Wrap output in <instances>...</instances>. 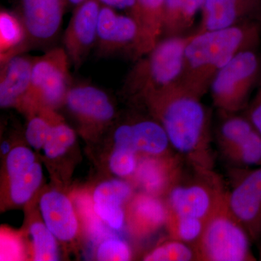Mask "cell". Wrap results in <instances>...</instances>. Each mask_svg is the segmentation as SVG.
I'll return each mask as SVG.
<instances>
[{
	"instance_id": "cell-22",
	"label": "cell",
	"mask_w": 261,
	"mask_h": 261,
	"mask_svg": "<svg viewBox=\"0 0 261 261\" xmlns=\"http://www.w3.org/2000/svg\"><path fill=\"white\" fill-rule=\"evenodd\" d=\"M216 133L217 143L223 155L243 143L256 128L246 116L238 113L222 115Z\"/></svg>"
},
{
	"instance_id": "cell-32",
	"label": "cell",
	"mask_w": 261,
	"mask_h": 261,
	"mask_svg": "<svg viewBox=\"0 0 261 261\" xmlns=\"http://www.w3.org/2000/svg\"><path fill=\"white\" fill-rule=\"evenodd\" d=\"M97 259L102 261H126L132 258V251L126 242L118 238H108L99 244Z\"/></svg>"
},
{
	"instance_id": "cell-12",
	"label": "cell",
	"mask_w": 261,
	"mask_h": 261,
	"mask_svg": "<svg viewBox=\"0 0 261 261\" xmlns=\"http://www.w3.org/2000/svg\"><path fill=\"white\" fill-rule=\"evenodd\" d=\"M182 159L179 154L141 155L134 176L144 193L160 197L167 195L183 178Z\"/></svg>"
},
{
	"instance_id": "cell-24",
	"label": "cell",
	"mask_w": 261,
	"mask_h": 261,
	"mask_svg": "<svg viewBox=\"0 0 261 261\" xmlns=\"http://www.w3.org/2000/svg\"><path fill=\"white\" fill-rule=\"evenodd\" d=\"M206 221L168 211L166 221L171 238L179 240L195 248L205 228Z\"/></svg>"
},
{
	"instance_id": "cell-29",
	"label": "cell",
	"mask_w": 261,
	"mask_h": 261,
	"mask_svg": "<svg viewBox=\"0 0 261 261\" xmlns=\"http://www.w3.org/2000/svg\"><path fill=\"white\" fill-rule=\"evenodd\" d=\"M146 261L197 260L195 249L188 244L171 238L146 254Z\"/></svg>"
},
{
	"instance_id": "cell-31",
	"label": "cell",
	"mask_w": 261,
	"mask_h": 261,
	"mask_svg": "<svg viewBox=\"0 0 261 261\" xmlns=\"http://www.w3.org/2000/svg\"><path fill=\"white\" fill-rule=\"evenodd\" d=\"M37 162L32 149L24 146H18L10 150L7 155L6 171L8 177L13 178L28 171Z\"/></svg>"
},
{
	"instance_id": "cell-16",
	"label": "cell",
	"mask_w": 261,
	"mask_h": 261,
	"mask_svg": "<svg viewBox=\"0 0 261 261\" xmlns=\"http://www.w3.org/2000/svg\"><path fill=\"white\" fill-rule=\"evenodd\" d=\"M44 224L58 240H73L79 231V222L70 199L58 191L46 192L39 201Z\"/></svg>"
},
{
	"instance_id": "cell-1",
	"label": "cell",
	"mask_w": 261,
	"mask_h": 261,
	"mask_svg": "<svg viewBox=\"0 0 261 261\" xmlns=\"http://www.w3.org/2000/svg\"><path fill=\"white\" fill-rule=\"evenodd\" d=\"M201 97L181 84L150 94L142 102L164 128L171 147L195 171L213 170L211 116Z\"/></svg>"
},
{
	"instance_id": "cell-35",
	"label": "cell",
	"mask_w": 261,
	"mask_h": 261,
	"mask_svg": "<svg viewBox=\"0 0 261 261\" xmlns=\"http://www.w3.org/2000/svg\"><path fill=\"white\" fill-rule=\"evenodd\" d=\"M12 149H10V145L8 142H3L1 145V152L2 154H7L10 152Z\"/></svg>"
},
{
	"instance_id": "cell-9",
	"label": "cell",
	"mask_w": 261,
	"mask_h": 261,
	"mask_svg": "<svg viewBox=\"0 0 261 261\" xmlns=\"http://www.w3.org/2000/svg\"><path fill=\"white\" fill-rule=\"evenodd\" d=\"M67 0H21V19L25 40L20 54L46 47L59 34Z\"/></svg>"
},
{
	"instance_id": "cell-4",
	"label": "cell",
	"mask_w": 261,
	"mask_h": 261,
	"mask_svg": "<svg viewBox=\"0 0 261 261\" xmlns=\"http://www.w3.org/2000/svg\"><path fill=\"white\" fill-rule=\"evenodd\" d=\"M227 196V195H226ZM252 241L228 208L226 198L206 221L195 249L197 260L253 261Z\"/></svg>"
},
{
	"instance_id": "cell-21",
	"label": "cell",
	"mask_w": 261,
	"mask_h": 261,
	"mask_svg": "<svg viewBox=\"0 0 261 261\" xmlns=\"http://www.w3.org/2000/svg\"><path fill=\"white\" fill-rule=\"evenodd\" d=\"M205 0H166L163 33L166 37L181 36L193 23Z\"/></svg>"
},
{
	"instance_id": "cell-11",
	"label": "cell",
	"mask_w": 261,
	"mask_h": 261,
	"mask_svg": "<svg viewBox=\"0 0 261 261\" xmlns=\"http://www.w3.org/2000/svg\"><path fill=\"white\" fill-rule=\"evenodd\" d=\"M102 5L86 0L77 6L63 36L64 49L75 69L83 64L97 42L98 19Z\"/></svg>"
},
{
	"instance_id": "cell-33",
	"label": "cell",
	"mask_w": 261,
	"mask_h": 261,
	"mask_svg": "<svg viewBox=\"0 0 261 261\" xmlns=\"http://www.w3.org/2000/svg\"><path fill=\"white\" fill-rule=\"evenodd\" d=\"M245 116L261 135V79L257 93L249 106Z\"/></svg>"
},
{
	"instance_id": "cell-34",
	"label": "cell",
	"mask_w": 261,
	"mask_h": 261,
	"mask_svg": "<svg viewBox=\"0 0 261 261\" xmlns=\"http://www.w3.org/2000/svg\"><path fill=\"white\" fill-rule=\"evenodd\" d=\"M103 6L114 10H125L126 14L132 16L136 8V0H98Z\"/></svg>"
},
{
	"instance_id": "cell-7",
	"label": "cell",
	"mask_w": 261,
	"mask_h": 261,
	"mask_svg": "<svg viewBox=\"0 0 261 261\" xmlns=\"http://www.w3.org/2000/svg\"><path fill=\"white\" fill-rule=\"evenodd\" d=\"M195 171L191 179L182 178L171 189L166 203L170 212L207 221L226 200L227 191L213 170Z\"/></svg>"
},
{
	"instance_id": "cell-2",
	"label": "cell",
	"mask_w": 261,
	"mask_h": 261,
	"mask_svg": "<svg viewBox=\"0 0 261 261\" xmlns=\"http://www.w3.org/2000/svg\"><path fill=\"white\" fill-rule=\"evenodd\" d=\"M260 25L245 21L228 28L198 31L190 35L185 49L180 84L202 97L215 75L240 51L255 49L260 42Z\"/></svg>"
},
{
	"instance_id": "cell-15",
	"label": "cell",
	"mask_w": 261,
	"mask_h": 261,
	"mask_svg": "<svg viewBox=\"0 0 261 261\" xmlns=\"http://www.w3.org/2000/svg\"><path fill=\"white\" fill-rule=\"evenodd\" d=\"M35 57L17 55L1 63L0 106L22 110L30 88Z\"/></svg>"
},
{
	"instance_id": "cell-37",
	"label": "cell",
	"mask_w": 261,
	"mask_h": 261,
	"mask_svg": "<svg viewBox=\"0 0 261 261\" xmlns=\"http://www.w3.org/2000/svg\"><path fill=\"white\" fill-rule=\"evenodd\" d=\"M258 253H259V257H258L259 260H261V244H260V247H259Z\"/></svg>"
},
{
	"instance_id": "cell-27",
	"label": "cell",
	"mask_w": 261,
	"mask_h": 261,
	"mask_svg": "<svg viewBox=\"0 0 261 261\" xmlns=\"http://www.w3.org/2000/svg\"><path fill=\"white\" fill-rule=\"evenodd\" d=\"M75 141L74 130L56 115L43 150L48 159H56L63 155L75 143Z\"/></svg>"
},
{
	"instance_id": "cell-14",
	"label": "cell",
	"mask_w": 261,
	"mask_h": 261,
	"mask_svg": "<svg viewBox=\"0 0 261 261\" xmlns=\"http://www.w3.org/2000/svg\"><path fill=\"white\" fill-rule=\"evenodd\" d=\"M138 37V27L128 15L118 14L107 6L101 7L98 19L96 47L101 56L130 51L134 56Z\"/></svg>"
},
{
	"instance_id": "cell-19",
	"label": "cell",
	"mask_w": 261,
	"mask_h": 261,
	"mask_svg": "<svg viewBox=\"0 0 261 261\" xmlns=\"http://www.w3.org/2000/svg\"><path fill=\"white\" fill-rule=\"evenodd\" d=\"M166 0H136L132 18L138 27V37L134 56L136 59L150 51L163 34Z\"/></svg>"
},
{
	"instance_id": "cell-10",
	"label": "cell",
	"mask_w": 261,
	"mask_h": 261,
	"mask_svg": "<svg viewBox=\"0 0 261 261\" xmlns=\"http://www.w3.org/2000/svg\"><path fill=\"white\" fill-rule=\"evenodd\" d=\"M64 105L87 133L99 132L116 116V108L110 96L92 84H71Z\"/></svg>"
},
{
	"instance_id": "cell-17",
	"label": "cell",
	"mask_w": 261,
	"mask_h": 261,
	"mask_svg": "<svg viewBox=\"0 0 261 261\" xmlns=\"http://www.w3.org/2000/svg\"><path fill=\"white\" fill-rule=\"evenodd\" d=\"M132 195V187L126 181L112 179L102 182L94 191V212L110 228L121 229L126 219L123 205Z\"/></svg>"
},
{
	"instance_id": "cell-6",
	"label": "cell",
	"mask_w": 261,
	"mask_h": 261,
	"mask_svg": "<svg viewBox=\"0 0 261 261\" xmlns=\"http://www.w3.org/2000/svg\"><path fill=\"white\" fill-rule=\"evenodd\" d=\"M260 71L261 61L255 48L240 51L218 72L210 90L221 115L238 113L245 107Z\"/></svg>"
},
{
	"instance_id": "cell-25",
	"label": "cell",
	"mask_w": 261,
	"mask_h": 261,
	"mask_svg": "<svg viewBox=\"0 0 261 261\" xmlns=\"http://www.w3.org/2000/svg\"><path fill=\"white\" fill-rule=\"evenodd\" d=\"M43 179L40 163L36 162L28 171L9 179L10 200L15 205H23L31 200Z\"/></svg>"
},
{
	"instance_id": "cell-30",
	"label": "cell",
	"mask_w": 261,
	"mask_h": 261,
	"mask_svg": "<svg viewBox=\"0 0 261 261\" xmlns=\"http://www.w3.org/2000/svg\"><path fill=\"white\" fill-rule=\"evenodd\" d=\"M139 163V154L132 149L114 147L109 160L111 172L121 178L135 175Z\"/></svg>"
},
{
	"instance_id": "cell-28",
	"label": "cell",
	"mask_w": 261,
	"mask_h": 261,
	"mask_svg": "<svg viewBox=\"0 0 261 261\" xmlns=\"http://www.w3.org/2000/svg\"><path fill=\"white\" fill-rule=\"evenodd\" d=\"M54 111L41 108L37 111V114L34 113L30 115L25 136L27 142L32 148L41 149L44 147L56 117Z\"/></svg>"
},
{
	"instance_id": "cell-3",
	"label": "cell",
	"mask_w": 261,
	"mask_h": 261,
	"mask_svg": "<svg viewBox=\"0 0 261 261\" xmlns=\"http://www.w3.org/2000/svg\"><path fill=\"white\" fill-rule=\"evenodd\" d=\"M189 39L190 35L166 37L138 58L125 82L126 94L142 102L150 94L180 83Z\"/></svg>"
},
{
	"instance_id": "cell-8",
	"label": "cell",
	"mask_w": 261,
	"mask_h": 261,
	"mask_svg": "<svg viewBox=\"0 0 261 261\" xmlns=\"http://www.w3.org/2000/svg\"><path fill=\"white\" fill-rule=\"evenodd\" d=\"M238 178L227 192L228 208L246 230L252 243L261 242V166L238 171Z\"/></svg>"
},
{
	"instance_id": "cell-36",
	"label": "cell",
	"mask_w": 261,
	"mask_h": 261,
	"mask_svg": "<svg viewBox=\"0 0 261 261\" xmlns=\"http://www.w3.org/2000/svg\"><path fill=\"white\" fill-rule=\"evenodd\" d=\"M84 1H86V0H67V3L75 8L77 6L83 3Z\"/></svg>"
},
{
	"instance_id": "cell-5",
	"label": "cell",
	"mask_w": 261,
	"mask_h": 261,
	"mask_svg": "<svg viewBox=\"0 0 261 261\" xmlns=\"http://www.w3.org/2000/svg\"><path fill=\"white\" fill-rule=\"evenodd\" d=\"M70 62L64 48L49 49L35 57L32 80L22 111L32 114L41 108L56 110L64 105L71 86Z\"/></svg>"
},
{
	"instance_id": "cell-20",
	"label": "cell",
	"mask_w": 261,
	"mask_h": 261,
	"mask_svg": "<svg viewBox=\"0 0 261 261\" xmlns=\"http://www.w3.org/2000/svg\"><path fill=\"white\" fill-rule=\"evenodd\" d=\"M128 214L133 231L144 236L166 224L168 209L160 197L142 193L136 196L130 202Z\"/></svg>"
},
{
	"instance_id": "cell-18",
	"label": "cell",
	"mask_w": 261,
	"mask_h": 261,
	"mask_svg": "<svg viewBox=\"0 0 261 261\" xmlns=\"http://www.w3.org/2000/svg\"><path fill=\"white\" fill-rule=\"evenodd\" d=\"M260 5V0H205L198 31L219 30L243 23Z\"/></svg>"
},
{
	"instance_id": "cell-26",
	"label": "cell",
	"mask_w": 261,
	"mask_h": 261,
	"mask_svg": "<svg viewBox=\"0 0 261 261\" xmlns=\"http://www.w3.org/2000/svg\"><path fill=\"white\" fill-rule=\"evenodd\" d=\"M32 238L33 257L36 261L59 260L56 238L42 222H34L29 228Z\"/></svg>"
},
{
	"instance_id": "cell-23",
	"label": "cell",
	"mask_w": 261,
	"mask_h": 261,
	"mask_svg": "<svg viewBox=\"0 0 261 261\" xmlns=\"http://www.w3.org/2000/svg\"><path fill=\"white\" fill-rule=\"evenodd\" d=\"M25 32L20 17L3 10L0 13V63L20 55Z\"/></svg>"
},
{
	"instance_id": "cell-13",
	"label": "cell",
	"mask_w": 261,
	"mask_h": 261,
	"mask_svg": "<svg viewBox=\"0 0 261 261\" xmlns=\"http://www.w3.org/2000/svg\"><path fill=\"white\" fill-rule=\"evenodd\" d=\"M113 142L114 147L130 149L141 155H163L169 153L171 147L164 128L154 118L120 125L113 133Z\"/></svg>"
}]
</instances>
